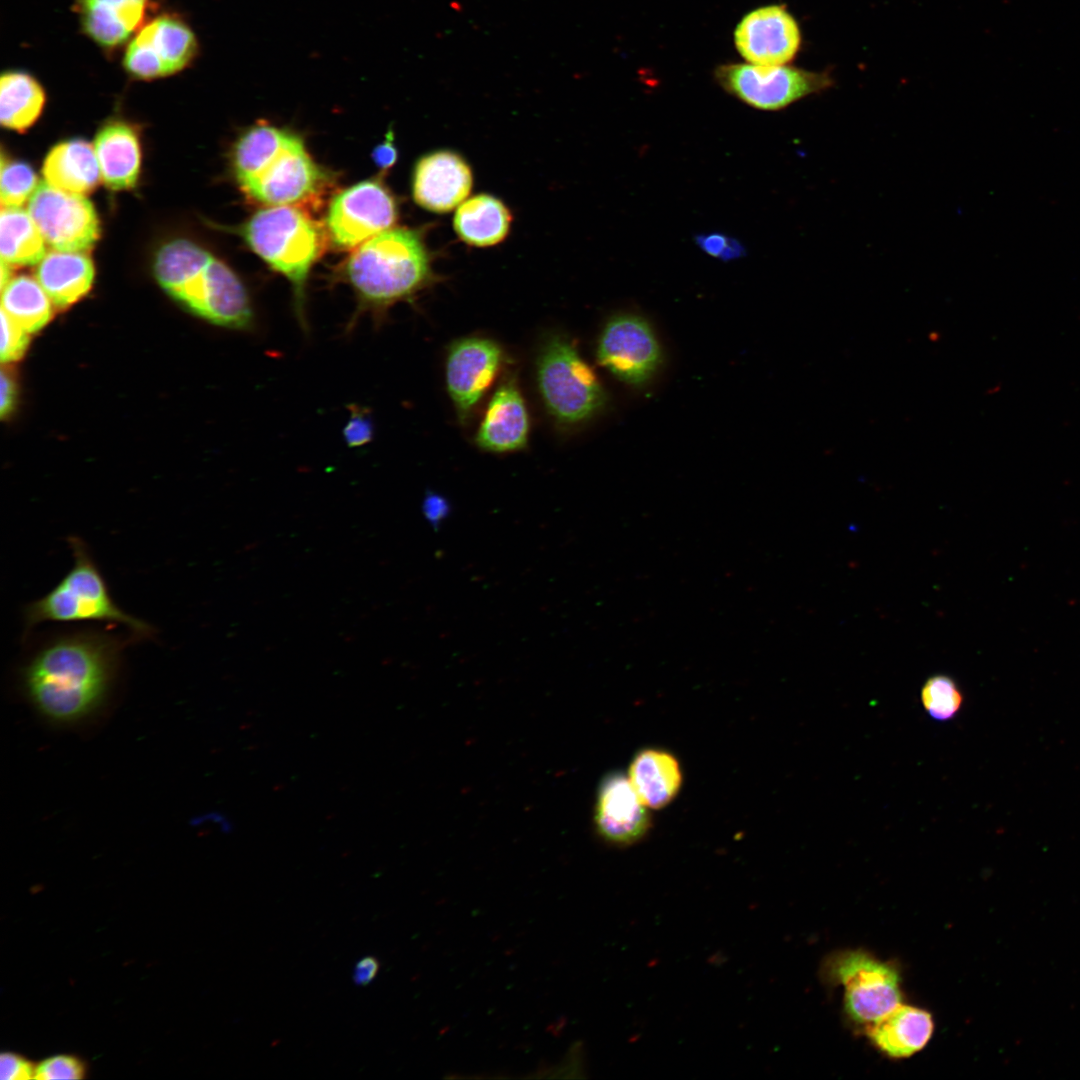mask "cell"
Here are the masks:
<instances>
[{
    "label": "cell",
    "instance_id": "3",
    "mask_svg": "<svg viewBox=\"0 0 1080 1080\" xmlns=\"http://www.w3.org/2000/svg\"><path fill=\"white\" fill-rule=\"evenodd\" d=\"M160 286L197 316L231 329H249L253 310L236 273L197 244L178 239L163 245L154 260Z\"/></svg>",
    "mask_w": 1080,
    "mask_h": 1080
},
{
    "label": "cell",
    "instance_id": "40",
    "mask_svg": "<svg viewBox=\"0 0 1080 1080\" xmlns=\"http://www.w3.org/2000/svg\"><path fill=\"white\" fill-rule=\"evenodd\" d=\"M12 266L1 261V289L12 279Z\"/></svg>",
    "mask_w": 1080,
    "mask_h": 1080
},
{
    "label": "cell",
    "instance_id": "2",
    "mask_svg": "<svg viewBox=\"0 0 1080 1080\" xmlns=\"http://www.w3.org/2000/svg\"><path fill=\"white\" fill-rule=\"evenodd\" d=\"M232 165L241 190L266 207H302L314 202L328 184L327 174L299 136L265 123L239 137Z\"/></svg>",
    "mask_w": 1080,
    "mask_h": 1080
},
{
    "label": "cell",
    "instance_id": "28",
    "mask_svg": "<svg viewBox=\"0 0 1080 1080\" xmlns=\"http://www.w3.org/2000/svg\"><path fill=\"white\" fill-rule=\"evenodd\" d=\"M1 291V311L28 333L39 331L52 318L54 304L36 278L12 277Z\"/></svg>",
    "mask_w": 1080,
    "mask_h": 1080
},
{
    "label": "cell",
    "instance_id": "14",
    "mask_svg": "<svg viewBox=\"0 0 1080 1080\" xmlns=\"http://www.w3.org/2000/svg\"><path fill=\"white\" fill-rule=\"evenodd\" d=\"M734 41L741 56L757 65H785L797 54L801 33L794 17L780 5L757 8L737 25Z\"/></svg>",
    "mask_w": 1080,
    "mask_h": 1080
},
{
    "label": "cell",
    "instance_id": "4",
    "mask_svg": "<svg viewBox=\"0 0 1080 1080\" xmlns=\"http://www.w3.org/2000/svg\"><path fill=\"white\" fill-rule=\"evenodd\" d=\"M361 311L382 314L408 300L432 279L430 256L415 230H385L354 248L343 267Z\"/></svg>",
    "mask_w": 1080,
    "mask_h": 1080
},
{
    "label": "cell",
    "instance_id": "18",
    "mask_svg": "<svg viewBox=\"0 0 1080 1080\" xmlns=\"http://www.w3.org/2000/svg\"><path fill=\"white\" fill-rule=\"evenodd\" d=\"M529 417L524 399L513 380L503 382L491 397L476 435L487 451L510 452L528 439Z\"/></svg>",
    "mask_w": 1080,
    "mask_h": 1080
},
{
    "label": "cell",
    "instance_id": "15",
    "mask_svg": "<svg viewBox=\"0 0 1080 1080\" xmlns=\"http://www.w3.org/2000/svg\"><path fill=\"white\" fill-rule=\"evenodd\" d=\"M502 351L492 340L464 338L454 343L446 361V383L459 415L465 419L493 383Z\"/></svg>",
    "mask_w": 1080,
    "mask_h": 1080
},
{
    "label": "cell",
    "instance_id": "16",
    "mask_svg": "<svg viewBox=\"0 0 1080 1080\" xmlns=\"http://www.w3.org/2000/svg\"><path fill=\"white\" fill-rule=\"evenodd\" d=\"M595 824L604 840L620 846L633 844L648 832L647 807L628 776L616 772L603 779L595 807Z\"/></svg>",
    "mask_w": 1080,
    "mask_h": 1080
},
{
    "label": "cell",
    "instance_id": "8",
    "mask_svg": "<svg viewBox=\"0 0 1080 1080\" xmlns=\"http://www.w3.org/2000/svg\"><path fill=\"white\" fill-rule=\"evenodd\" d=\"M715 79L730 95L763 111H778L833 85L827 72H813L788 65L724 64Z\"/></svg>",
    "mask_w": 1080,
    "mask_h": 1080
},
{
    "label": "cell",
    "instance_id": "27",
    "mask_svg": "<svg viewBox=\"0 0 1080 1080\" xmlns=\"http://www.w3.org/2000/svg\"><path fill=\"white\" fill-rule=\"evenodd\" d=\"M45 240L28 211L1 207V261L10 266L38 264L46 254Z\"/></svg>",
    "mask_w": 1080,
    "mask_h": 1080
},
{
    "label": "cell",
    "instance_id": "22",
    "mask_svg": "<svg viewBox=\"0 0 1080 1080\" xmlns=\"http://www.w3.org/2000/svg\"><path fill=\"white\" fill-rule=\"evenodd\" d=\"M94 265L84 252L51 250L37 264L35 278L54 306L66 308L88 293Z\"/></svg>",
    "mask_w": 1080,
    "mask_h": 1080
},
{
    "label": "cell",
    "instance_id": "26",
    "mask_svg": "<svg viewBox=\"0 0 1080 1080\" xmlns=\"http://www.w3.org/2000/svg\"><path fill=\"white\" fill-rule=\"evenodd\" d=\"M45 93L38 81L21 71H6L0 79V121L16 131L29 128L40 116Z\"/></svg>",
    "mask_w": 1080,
    "mask_h": 1080
},
{
    "label": "cell",
    "instance_id": "21",
    "mask_svg": "<svg viewBox=\"0 0 1080 1080\" xmlns=\"http://www.w3.org/2000/svg\"><path fill=\"white\" fill-rule=\"evenodd\" d=\"M93 146L101 179L108 188L126 190L136 184L141 150L132 127L120 121L110 122L98 131Z\"/></svg>",
    "mask_w": 1080,
    "mask_h": 1080
},
{
    "label": "cell",
    "instance_id": "1",
    "mask_svg": "<svg viewBox=\"0 0 1080 1080\" xmlns=\"http://www.w3.org/2000/svg\"><path fill=\"white\" fill-rule=\"evenodd\" d=\"M126 643L111 633L89 630L49 640L20 672L24 695L55 726L87 721L106 703Z\"/></svg>",
    "mask_w": 1080,
    "mask_h": 1080
},
{
    "label": "cell",
    "instance_id": "24",
    "mask_svg": "<svg viewBox=\"0 0 1080 1080\" xmlns=\"http://www.w3.org/2000/svg\"><path fill=\"white\" fill-rule=\"evenodd\" d=\"M628 778L641 802L651 809L662 808L671 802L682 783L677 759L655 748L641 750L635 755Z\"/></svg>",
    "mask_w": 1080,
    "mask_h": 1080
},
{
    "label": "cell",
    "instance_id": "33",
    "mask_svg": "<svg viewBox=\"0 0 1080 1080\" xmlns=\"http://www.w3.org/2000/svg\"><path fill=\"white\" fill-rule=\"evenodd\" d=\"M29 334L1 311L0 357L2 363L14 362L22 358L29 344Z\"/></svg>",
    "mask_w": 1080,
    "mask_h": 1080
},
{
    "label": "cell",
    "instance_id": "25",
    "mask_svg": "<svg viewBox=\"0 0 1080 1080\" xmlns=\"http://www.w3.org/2000/svg\"><path fill=\"white\" fill-rule=\"evenodd\" d=\"M511 214L497 198L481 194L462 203L454 217L457 235L476 247L492 246L508 234Z\"/></svg>",
    "mask_w": 1080,
    "mask_h": 1080
},
{
    "label": "cell",
    "instance_id": "31",
    "mask_svg": "<svg viewBox=\"0 0 1080 1080\" xmlns=\"http://www.w3.org/2000/svg\"><path fill=\"white\" fill-rule=\"evenodd\" d=\"M87 1075V1065L74 1055H54L36 1065L35 1079L40 1080H75Z\"/></svg>",
    "mask_w": 1080,
    "mask_h": 1080
},
{
    "label": "cell",
    "instance_id": "11",
    "mask_svg": "<svg viewBox=\"0 0 1080 1080\" xmlns=\"http://www.w3.org/2000/svg\"><path fill=\"white\" fill-rule=\"evenodd\" d=\"M27 211L54 250L85 252L99 238L98 216L84 195L41 182L28 201Z\"/></svg>",
    "mask_w": 1080,
    "mask_h": 1080
},
{
    "label": "cell",
    "instance_id": "36",
    "mask_svg": "<svg viewBox=\"0 0 1080 1080\" xmlns=\"http://www.w3.org/2000/svg\"><path fill=\"white\" fill-rule=\"evenodd\" d=\"M448 512L449 505L445 498L435 493L426 495L423 501V513L433 526H437L447 516Z\"/></svg>",
    "mask_w": 1080,
    "mask_h": 1080
},
{
    "label": "cell",
    "instance_id": "17",
    "mask_svg": "<svg viewBox=\"0 0 1080 1080\" xmlns=\"http://www.w3.org/2000/svg\"><path fill=\"white\" fill-rule=\"evenodd\" d=\"M472 187L468 164L450 151H438L422 157L416 164L412 193L421 207L444 213L459 205Z\"/></svg>",
    "mask_w": 1080,
    "mask_h": 1080
},
{
    "label": "cell",
    "instance_id": "39",
    "mask_svg": "<svg viewBox=\"0 0 1080 1080\" xmlns=\"http://www.w3.org/2000/svg\"><path fill=\"white\" fill-rule=\"evenodd\" d=\"M16 397L15 382L12 376L5 370L1 371V416L5 417L13 409Z\"/></svg>",
    "mask_w": 1080,
    "mask_h": 1080
},
{
    "label": "cell",
    "instance_id": "32",
    "mask_svg": "<svg viewBox=\"0 0 1080 1080\" xmlns=\"http://www.w3.org/2000/svg\"><path fill=\"white\" fill-rule=\"evenodd\" d=\"M694 239L706 254L725 262L746 255V249L739 240L722 232L702 233Z\"/></svg>",
    "mask_w": 1080,
    "mask_h": 1080
},
{
    "label": "cell",
    "instance_id": "30",
    "mask_svg": "<svg viewBox=\"0 0 1080 1080\" xmlns=\"http://www.w3.org/2000/svg\"><path fill=\"white\" fill-rule=\"evenodd\" d=\"M39 185L34 170L25 162L1 159V207H21Z\"/></svg>",
    "mask_w": 1080,
    "mask_h": 1080
},
{
    "label": "cell",
    "instance_id": "29",
    "mask_svg": "<svg viewBox=\"0 0 1080 1080\" xmlns=\"http://www.w3.org/2000/svg\"><path fill=\"white\" fill-rule=\"evenodd\" d=\"M921 702L932 719L944 722L953 719L960 711L963 695L951 677L938 674L924 683Z\"/></svg>",
    "mask_w": 1080,
    "mask_h": 1080
},
{
    "label": "cell",
    "instance_id": "12",
    "mask_svg": "<svg viewBox=\"0 0 1080 1080\" xmlns=\"http://www.w3.org/2000/svg\"><path fill=\"white\" fill-rule=\"evenodd\" d=\"M198 48L196 36L186 23L176 16L161 15L146 24L129 43L123 66L138 79L162 78L189 66Z\"/></svg>",
    "mask_w": 1080,
    "mask_h": 1080
},
{
    "label": "cell",
    "instance_id": "35",
    "mask_svg": "<svg viewBox=\"0 0 1080 1080\" xmlns=\"http://www.w3.org/2000/svg\"><path fill=\"white\" fill-rule=\"evenodd\" d=\"M36 1065L31 1060L14 1052L0 1055V1078L2 1080H28L35 1078Z\"/></svg>",
    "mask_w": 1080,
    "mask_h": 1080
},
{
    "label": "cell",
    "instance_id": "13",
    "mask_svg": "<svg viewBox=\"0 0 1080 1080\" xmlns=\"http://www.w3.org/2000/svg\"><path fill=\"white\" fill-rule=\"evenodd\" d=\"M597 358L620 380L641 385L656 371L661 350L653 330L643 318L624 314L615 316L604 327Z\"/></svg>",
    "mask_w": 1080,
    "mask_h": 1080
},
{
    "label": "cell",
    "instance_id": "19",
    "mask_svg": "<svg viewBox=\"0 0 1080 1080\" xmlns=\"http://www.w3.org/2000/svg\"><path fill=\"white\" fill-rule=\"evenodd\" d=\"M149 0H76L82 30L100 47L116 48L140 27Z\"/></svg>",
    "mask_w": 1080,
    "mask_h": 1080
},
{
    "label": "cell",
    "instance_id": "10",
    "mask_svg": "<svg viewBox=\"0 0 1080 1080\" xmlns=\"http://www.w3.org/2000/svg\"><path fill=\"white\" fill-rule=\"evenodd\" d=\"M396 201L378 179L364 180L338 194L330 202L325 229L333 245L353 250L396 222Z\"/></svg>",
    "mask_w": 1080,
    "mask_h": 1080
},
{
    "label": "cell",
    "instance_id": "20",
    "mask_svg": "<svg viewBox=\"0 0 1080 1080\" xmlns=\"http://www.w3.org/2000/svg\"><path fill=\"white\" fill-rule=\"evenodd\" d=\"M873 1045L889 1057L904 1058L923 1049L934 1031L926 1010L899 1004L887 1015L865 1027Z\"/></svg>",
    "mask_w": 1080,
    "mask_h": 1080
},
{
    "label": "cell",
    "instance_id": "9",
    "mask_svg": "<svg viewBox=\"0 0 1080 1080\" xmlns=\"http://www.w3.org/2000/svg\"><path fill=\"white\" fill-rule=\"evenodd\" d=\"M831 976L844 988L848 1016L865 1027L899 1004L902 994L895 967L863 951L842 952L830 961Z\"/></svg>",
    "mask_w": 1080,
    "mask_h": 1080
},
{
    "label": "cell",
    "instance_id": "34",
    "mask_svg": "<svg viewBox=\"0 0 1080 1080\" xmlns=\"http://www.w3.org/2000/svg\"><path fill=\"white\" fill-rule=\"evenodd\" d=\"M350 417L343 430V435L349 447H359L372 440L374 425L367 408L351 404L349 406Z\"/></svg>",
    "mask_w": 1080,
    "mask_h": 1080
},
{
    "label": "cell",
    "instance_id": "37",
    "mask_svg": "<svg viewBox=\"0 0 1080 1080\" xmlns=\"http://www.w3.org/2000/svg\"><path fill=\"white\" fill-rule=\"evenodd\" d=\"M380 969V963L373 956L360 959L353 971V982L357 986H367L376 978Z\"/></svg>",
    "mask_w": 1080,
    "mask_h": 1080
},
{
    "label": "cell",
    "instance_id": "6",
    "mask_svg": "<svg viewBox=\"0 0 1080 1080\" xmlns=\"http://www.w3.org/2000/svg\"><path fill=\"white\" fill-rule=\"evenodd\" d=\"M326 229L300 206H268L241 228L248 246L293 286L297 314L303 321L305 283L326 244Z\"/></svg>",
    "mask_w": 1080,
    "mask_h": 1080
},
{
    "label": "cell",
    "instance_id": "7",
    "mask_svg": "<svg viewBox=\"0 0 1080 1080\" xmlns=\"http://www.w3.org/2000/svg\"><path fill=\"white\" fill-rule=\"evenodd\" d=\"M537 381L548 411L564 424L586 420L605 401L594 371L561 337L552 338L544 346L538 358Z\"/></svg>",
    "mask_w": 1080,
    "mask_h": 1080
},
{
    "label": "cell",
    "instance_id": "38",
    "mask_svg": "<svg viewBox=\"0 0 1080 1080\" xmlns=\"http://www.w3.org/2000/svg\"><path fill=\"white\" fill-rule=\"evenodd\" d=\"M393 134L391 131L387 134L386 140L375 147L372 153V158L375 164L382 170L389 169L397 159V150L393 144Z\"/></svg>",
    "mask_w": 1080,
    "mask_h": 1080
},
{
    "label": "cell",
    "instance_id": "5",
    "mask_svg": "<svg viewBox=\"0 0 1080 1080\" xmlns=\"http://www.w3.org/2000/svg\"><path fill=\"white\" fill-rule=\"evenodd\" d=\"M73 565L46 595L24 610L25 634L44 622H111L125 626L135 638H152L147 622L126 613L113 600L87 544L70 536Z\"/></svg>",
    "mask_w": 1080,
    "mask_h": 1080
},
{
    "label": "cell",
    "instance_id": "23",
    "mask_svg": "<svg viewBox=\"0 0 1080 1080\" xmlns=\"http://www.w3.org/2000/svg\"><path fill=\"white\" fill-rule=\"evenodd\" d=\"M42 172L49 185L80 195L91 192L101 179L94 146L82 139L55 145L44 161Z\"/></svg>",
    "mask_w": 1080,
    "mask_h": 1080
}]
</instances>
